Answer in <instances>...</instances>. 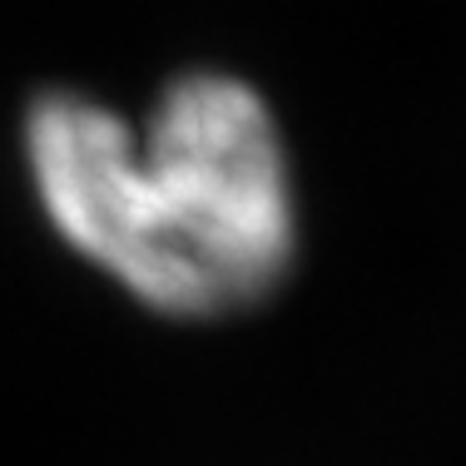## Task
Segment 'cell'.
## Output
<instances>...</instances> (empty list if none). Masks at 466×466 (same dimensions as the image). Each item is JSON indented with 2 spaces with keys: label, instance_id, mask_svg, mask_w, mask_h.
Wrapping results in <instances>:
<instances>
[{
  "label": "cell",
  "instance_id": "1",
  "mask_svg": "<svg viewBox=\"0 0 466 466\" xmlns=\"http://www.w3.org/2000/svg\"><path fill=\"white\" fill-rule=\"evenodd\" d=\"M25 159L50 224L159 313H238L298 253L283 129L243 75H174L144 125L46 90L25 115Z\"/></svg>",
  "mask_w": 466,
  "mask_h": 466
}]
</instances>
